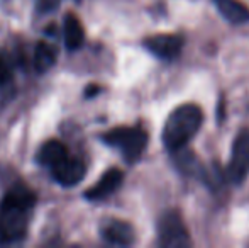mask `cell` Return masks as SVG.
<instances>
[{"label": "cell", "mask_w": 249, "mask_h": 248, "mask_svg": "<svg viewBox=\"0 0 249 248\" xmlns=\"http://www.w3.org/2000/svg\"><path fill=\"white\" fill-rule=\"evenodd\" d=\"M181 34H153L144 39V48L161 60H173L183 50Z\"/></svg>", "instance_id": "6"}, {"label": "cell", "mask_w": 249, "mask_h": 248, "mask_svg": "<svg viewBox=\"0 0 249 248\" xmlns=\"http://www.w3.org/2000/svg\"><path fill=\"white\" fill-rule=\"evenodd\" d=\"M56 61V50L48 43H37L34 50V68L39 73H44L54 65Z\"/></svg>", "instance_id": "13"}, {"label": "cell", "mask_w": 249, "mask_h": 248, "mask_svg": "<svg viewBox=\"0 0 249 248\" xmlns=\"http://www.w3.org/2000/svg\"><path fill=\"white\" fill-rule=\"evenodd\" d=\"M220 16L231 24L249 22V7L239 0H213Z\"/></svg>", "instance_id": "10"}, {"label": "cell", "mask_w": 249, "mask_h": 248, "mask_svg": "<svg viewBox=\"0 0 249 248\" xmlns=\"http://www.w3.org/2000/svg\"><path fill=\"white\" fill-rule=\"evenodd\" d=\"M100 235L110 245L129 247L136 242L134 226L122 219H105L100 226Z\"/></svg>", "instance_id": "7"}, {"label": "cell", "mask_w": 249, "mask_h": 248, "mask_svg": "<svg viewBox=\"0 0 249 248\" xmlns=\"http://www.w3.org/2000/svg\"><path fill=\"white\" fill-rule=\"evenodd\" d=\"M122 182H124V173H122V170L108 169L107 172L100 177L99 182L85 192V197L89 199V201H102V199H107L108 195H112L115 191H119Z\"/></svg>", "instance_id": "9"}, {"label": "cell", "mask_w": 249, "mask_h": 248, "mask_svg": "<svg viewBox=\"0 0 249 248\" xmlns=\"http://www.w3.org/2000/svg\"><path fill=\"white\" fill-rule=\"evenodd\" d=\"M51 170H53V177H54L59 186L73 187L80 180H83V177L87 173V165L80 158H70V156H66L63 162L54 165Z\"/></svg>", "instance_id": "8"}, {"label": "cell", "mask_w": 249, "mask_h": 248, "mask_svg": "<svg viewBox=\"0 0 249 248\" xmlns=\"http://www.w3.org/2000/svg\"><path fill=\"white\" fill-rule=\"evenodd\" d=\"M102 139L107 145L117 148L127 163L138 162L148 146V133L138 126L136 128H127V126L114 128L105 133Z\"/></svg>", "instance_id": "3"}, {"label": "cell", "mask_w": 249, "mask_h": 248, "mask_svg": "<svg viewBox=\"0 0 249 248\" xmlns=\"http://www.w3.org/2000/svg\"><path fill=\"white\" fill-rule=\"evenodd\" d=\"M36 195L26 186L12 187L0 202V242L12 243L24 238Z\"/></svg>", "instance_id": "1"}, {"label": "cell", "mask_w": 249, "mask_h": 248, "mask_svg": "<svg viewBox=\"0 0 249 248\" xmlns=\"http://www.w3.org/2000/svg\"><path fill=\"white\" fill-rule=\"evenodd\" d=\"M12 78V66L5 60V57H0V85H5Z\"/></svg>", "instance_id": "14"}, {"label": "cell", "mask_w": 249, "mask_h": 248, "mask_svg": "<svg viewBox=\"0 0 249 248\" xmlns=\"http://www.w3.org/2000/svg\"><path fill=\"white\" fill-rule=\"evenodd\" d=\"M203 113L197 104H183L168 116L163 128V145L170 153H177L190 143L200 131Z\"/></svg>", "instance_id": "2"}, {"label": "cell", "mask_w": 249, "mask_h": 248, "mask_svg": "<svg viewBox=\"0 0 249 248\" xmlns=\"http://www.w3.org/2000/svg\"><path fill=\"white\" fill-rule=\"evenodd\" d=\"M158 238L164 248H183L190 245V235L177 209L166 211L158 221Z\"/></svg>", "instance_id": "4"}, {"label": "cell", "mask_w": 249, "mask_h": 248, "mask_svg": "<svg viewBox=\"0 0 249 248\" xmlns=\"http://www.w3.org/2000/svg\"><path fill=\"white\" fill-rule=\"evenodd\" d=\"M66 156H68L66 146L63 145V143H59L58 139H50V141H46L39 148V153H37V162H39L41 165L53 169V167L58 165L59 162H63Z\"/></svg>", "instance_id": "11"}, {"label": "cell", "mask_w": 249, "mask_h": 248, "mask_svg": "<svg viewBox=\"0 0 249 248\" xmlns=\"http://www.w3.org/2000/svg\"><path fill=\"white\" fill-rule=\"evenodd\" d=\"M99 92H100L99 87H97V85H90L89 89L85 90V97H87V99H90V97H93L95 94H99Z\"/></svg>", "instance_id": "15"}, {"label": "cell", "mask_w": 249, "mask_h": 248, "mask_svg": "<svg viewBox=\"0 0 249 248\" xmlns=\"http://www.w3.org/2000/svg\"><path fill=\"white\" fill-rule=\"evenodd\" d=\"M85 33L83 26L75 14H68L65 17V44L68 50H78L83 44Z\"/></svg>", "instance_id": "12"}, {"label": "cell", "mask_w": 249, "mask_h": 248, "mask_svg": "<svg viewBox=\"0 0 249 248\" xmlns=\"http://www.w3.org/2000/svg\"><path fill=\"white\" fill-rule=\"evenodd\" d=\"M249 175V129H241L232 145V155L229 162V177L239 184Z\"/></svg>", "instance_id": "5"}]
</instances>
